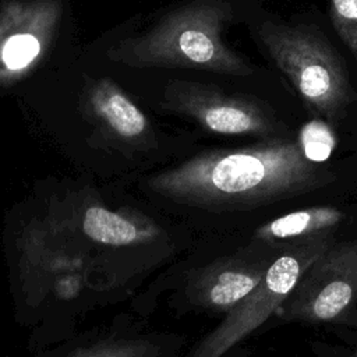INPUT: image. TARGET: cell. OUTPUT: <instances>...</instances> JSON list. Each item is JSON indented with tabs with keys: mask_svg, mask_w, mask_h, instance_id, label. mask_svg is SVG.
Returning <instances> with one entry per match:
<instances>
[{
	"mask_svg": "<svg viewBox=\"0 0 357 357\" xmlns=\"http://www.w3.org/2000/svg\"><path fill=\"white\" fill-rule=\"evenodd\" d=\"M333 244V233L287 243L259 284L209 332L188 357H222L278 312L308 266Z\"/></svg>",
	"mask_w": 357,
	"mask_h": 357,
	"instance_id": "277c9868",
	"label": "cell"
},
{
	"mask_svg": "<svg viewBox=\"0 0 357 357\" xmlns=\"http://www.w3.org/2000/svg\"><path fill=\"white\" fill-rule=\"evenodd\" d=\"M353 357H357V350L354 351V354H353Z\"/></svg>",
	"mask_w": 357,
	"mask_h": 357,
	"instance_id": "9a60e30c",
	"label": "cell"
},
{
	"mask_svg": "<svg viewBox=\"0 0 357 357\" xmlns=\"http://www.w3.org/2000/svg\"><path fill=\"white\" fill-rule=\"evenodd\" d=\"M231 18L233 10L226 1H192L165 15L144 35L120 40L107 56L131 67L194 68L247 77L254 68L222 39Z\"/></svg>",
	"mask_w": 357,
	"mask_h": 357,
	"instance_id": "7a4b0ae2",
	"label": "cell"
},
{
	"mask_svg": "<svg viewBox=\"0 0 357 357\" xmlns=\"http://www.w3.org/2000/svg\"><path fill=\"white\" fill-rule=\"evenodd\" d=\"M84 113L106 139L117 145L141 148L151 145L153 139L145 113L109 77L96 79L86 88Z\"/></svg>",
	"mask_w": 357,
	"mask_h": 357,
	"instance_id": "9c48e42d",
	"label": "cell"
},
{
	"mask_svg": "<svg viewBox=\"0 0 357 357\" xmlns=\"http://www.w3.org/2000/svg\"><path fill=\"white\" fill-rule=\"evenodd\" d=\"M163 107L216 134L268 137L278 131V121L259 100L209 84L169 82L163 92Z\"/></svg>",
	"mask_w": 357,
	"mask_h": 357,
	"instance_id": "8992f818",
	"label": "cell"
},
{
	"mask_svg": "<svg viewBox=\"0 0 357 357\" xmlns=\"http://www.w3.org/2000/svg\"><path fill=\"white\" fill-rule=\"evenodd\" d=\"M63 15L61 0H7L0 6V86L24 79L43 60Z\"/></svg>",
	"mask_w": 357,
	"mask_h": 357,
	"instance_id": "52a82bcc",
	"label": "cell"
},
{
	"mask_svg": "<svg viewBox=\"0 0 357 357\" xmlns=\"http://www.w3.org/2000/svg\"><path fill=\"white\" fill-rule=\"evenodd\" d=\"M259 36L271 59L311 112L333 121L353 102L354 91L347 70L318 31L266 22Z\"/></svg>",
	"mask_w": 357,
	"mask_h": 357,
	"instance_id": "3957f363",
	"label": "cell"
},
{
	"mask_svg": "<svg viewBox=\"0 0 357 357\" xmlns=\"http://www.w3.org/2000/svg\"><path fill=\"white\" fill-rule=\"evenodd\" d=\"M81 229L92 241L114 247L149 243L159 234L158 227L149 220L99 205L88 206L84 211Z\"/></svg>",
	"mask_w": 357,
	"mask_h": 357,
	"instance_id": "8fae6325",
	"label": "cell"
},
{
	"mask_svg": "<svg viewBox=\"0 0 357 357\" xmlns=\"http://www.w3.org/2000/svg\"><path fill=\"white\" fill-rule=\"evenodd\" d=\"M346 215L329 205H318L280 215L255 229L252 240L266 244L294 243L333 233Z\"/></svg>",
	"mask_w": 357,
	"mask_h": 357,
	"instance_id": "30bf717a",
	"label": "cell"
},
{
	"mask_svg": "<svg viewBox=\"0 0 357 357\" xmlns=\"http://www.w3.org/2000/svg\"><path fill=\"white\" fill-rule=\"evenodd\" d=\"M336 180L297 139L213 149L151 176L156 195L209 211H244L319 190Z\"/></svg>",
	"mask_w": 357,
	"mask_h": 357,
	"instance_id": "6da1fadb",
	"label": "cell"
},
{
	"mask_svg": "<svg viewBox=\"0 0 357 357\" xmlns=\"http://www.w3.org/2000/svg\"><path fill=\"white\" fill-rule=\"evenodd\" d=\"M357 307V238L331 244L278 312L289 321L340 322Z\"/></svg>",
	"mask_w": 357,
	"mask_h": 357,
	"instance_id": "5b68a950",
	"label": "cell"
},
{
	"mask_svg": "<svg viewBox=\"0 0 357 357\" xmlns=\"http://www.w3.org/2000/svg\"><path fill=\"white\" fill-rule=\"evenodd\" d=\"M272 261L241 255L216 259L191 275L187 296L195 307L227 314L259 284Z\"/></svg>",
	"mask_w": 357,
	"mask_h": 357,
	"instance_id": "ba28073f",
	"label": "cell"
},
{
	"mask_svg": "<svg viewBox=\"0 0 357 357\" xmlns=\"http://www.w3.org/2000/svg\"><path fill=\"white\" fill-rule=\"evenodd\" d=\"M67 357H166V346L153 336H117L81 347Z\"/></svg>",
	"mask_w": 357,
	"mask_h": 357,
	"instance_id": "7c38bea8",
	"label": "cell"
},
{
	"mask_svg": "<svg viewBox=\"0 0 357 357\" xmlns=\"http://www.w3.org/2000/svg\"><path fill=\"white\" fill-rule=\"evenodd\" d=\"M332 24L357 60V0H331Z\"/></svg>",
	"mask_w": 357,
	"mask_h": 357,
	"instance_id": "4fadbf2b",
	"label": "cell"
},
{
	"mask_svg": "<svg viewBox=\"0 0 357 357\" xmlns=\"http://www.w3.org/2000/svg\"><path fill=\"white\" fill-rule=\"evenodd\" d=\"M298 141L301 142L305 155L314 162H322L329 156L335 146V137L331 128L318 120L310 121L300 131Z\"/></svg>",
	"mask_w": 357,
	"mask_h": 357,
	"instance_id": "5bb4252c",
	"label": "cell"
}]
</instances>
